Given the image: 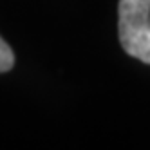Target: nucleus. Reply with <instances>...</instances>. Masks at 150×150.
Listing matches in <instances>:
<instances>
[{"mask_svg": "<svg viewBox=\"0 0 150 150\" xmlns=\"http://www.w3.org/2000/svg\"><path fill=\"white\" fill-rule=\"evenodd\" d=\"M120 42L127 54L150 63V0H120Z\"/></svg>", "mask_w": 150, "mask_h": 150, "instance_id": "f257e3e1", "label": "nucleus"}, {"mask_svg": "<svg viewBox=\"0 0 150 150\" xmlns=\"http://www.w3.org/2000/svg\"><path fill=\"white\" fill-rule=\"evenodd\" d=\"M13 65H15L13 51L2 38H0V72H7Z\"/></svg>", "mask_w": 150, "mask_h": 150, "instance_id": "f03ea898", "label": "nucleus"}]
</instances>
